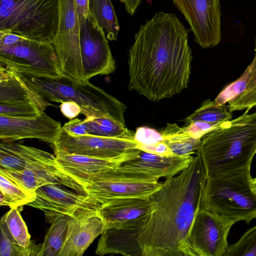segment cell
I'll use <instances>...</instances> for the list:
<instances>
[{"mask_svg": "<svg viewBox=\"0 0 256 256\" xmlns=\"http://www.w3.org/2000/svg\"><path fill=\"white\" fill-rule=\"evenodd\" d=\"M190 31L176 14L162 10L141 24L128 51V88L152 102L186 88L192 60Z\"/></svg>", "mask_w": 256, "mask_h": 256, "instance_id": "obj_1", "label": "cell"}, {"mask_svg": "<svg viewBox=\"0 0 256 256\" xmlns=\"http://www.w3.org/2000/svg\"><path fill=\"white\" fill-rule=\"evenodd\" d=\"M207 178L196 154L187 168L166 178L151 195L156 208L138 236L142 256H190L189 234Z\"/></svg>", "mask_w": 256, "mask_h": 256, "instance_id": "obj_2", "label": "cell"}, {"mask_svg": "<svg viewBox=\"0 0 256 256\" xmlns=\"http://www.w3.org/2000/svg\"><path fill=\"white\" fill-rule=\"evenodd\" d=\"M248 110L204 135L196 152L208 177L250 168L256 154V112Z\"/></svg>", "mask_w": 256, "mask_h": 256, "instance_id": "obj_3", "label": "cell"}, {"mask_svg": "<svg viewBox=\"0 0 256 256\" xmlns=\"http://www.w3.org/2000/svg\"><path fill=\"white\" fill-rule=\"evenodd\" d=\"M12 70L48 101H72L81 107L85 118L108 117L126 124V106L90 82L82 83L63 76H47Z\"/></svg>", "mask_w": 256, "mask_h": 256, "instance_id": "obj_4", "label": "cell"}, {"mask_svg": "<svg viewBox=\"0 0 256 256\" xmlns=\"http://www.w3.org/2000/svg\"><path fill=\"white\" fill-rule=\"evenodd\" d=\"M250 168L208 177L200 208L249 224L256 218V186Z\"/></svg>", "mask_w": 256, "mask_h": 256, "instance_id": "obj_5", "label": "cell"}, {"mask_svg": "<svg viewBox=\"0 0 256 256\" xmlns=\"http://www.w3.org/2000/svg\"><path fill=\"white\" fill-rule=\"evenodd\" d=\"M59 0H0V30L52 42L56 32Z\"/></svg>", "mask_w": 256, "mask_h": 256, "instance_id": "obj_6", "label": "cell"}, {"mask_svg": "<svg viewBox=\"0 0 256 256\" xmlns=\"http://www.w3.org/2000/svg\"><path fill=\"white\" fill-rule=\"evenodd\" d=\"M0 168L32 170L48 184L64 185L84 193V185L66 174L51 154L30 146L0 140Z\"/></svg>", "mask_w": 256, "mask_h": 256, "instance_id": "obj_7", "label": "cell"}, {"mask_svg": "<svg viewBox=\"0 0 256 256\" xmlns=\"http://www.w3.org/2000/svg\"><path fill=\"white\" fill-rule=\"evenodd\" d=\"M115 69V60L104 31L90 15L80 24L78 53L64 76L86 83L96 76L108 75Z\"/></svg>", "mask_w": 256, "mask_h": 256, "instance_id": "obj_8", "label": "cell"}, {"mask_svg": "<svg viewBox=\"0 0 256 256\" xmlns=\"http://www.w3.org/2000/svg\"><path fill=\"white\" fill-rule=\"evenodd\" d=\"M0 66L38 76H62L53 44L27 38L14 44L0 45Z\"/></svg>", "mask_w": 256, "mask_h": 256, "instance_id": "obj_9", "label": "cell"}, {"mask_svg": "<svg viewBox=\"0 0 256 256\" xmlns=\"http://www.w3.org/2000/svg\"><path fill=\"white\" fill-rule=\"evenodd\" d=\"M54 154H76L92 157L120 160L135 158L140 150L134 140L92 136H73L62 128L50 144Z\"/></svg>", "mask_w": 256, "mask_h": 256, "instance_id": "obj_10", "label": "cell"}, {"mask_svg": "<svg viewBox=\"0 0 256 256\" xmlns=\"http://www.w3.org/2000/svg\"><path fill=\"white\" fill-rule=\"evenodd\" d=\"M158 180L144 174L123 172L116 168L86 184L84 193L102 204L115 198L150 196L162 186V182Z\"/></svg>", "mask_w": 256, "mask_h": 256, "instance_id": "obj_11", "label": "cell"}, {"mask_svg": "<svg viewBox=\"0 0 256 256\" xmlns=\"http://www.w3.org/2000/svg\"><path fill=\"white\" fill-rule=\"evenodd\" d=\"M236 222L225 216L200 208L188 236L190 256H224L228 246L229 232Z\"/></svg>", "mask_w": 256, "mask_h": 256, "instance_id": "obj_12", "label": "cell"}, {"mask_svg": "<svg viewBox=\"0 0 256 256\" xmlns=\"http://www.w3.org/2000/svg\"><path fill=\"white\" fill-rule=\"evenodd\" d=\"M183 14L202 48L216 46L221 40L220 0H172Z\"/></svg>", "mask_w": 256, "mask_h": 256, "instance_id": "obj_13", "label": "cell"}, {"mask_svg": "<svg viewBox=\"0 0 256 256\" xmlns=\"http://www.w3.org/2000/svg\"><path fill=\"white\" fill-rule=\"evenodd\" d=\"M54 184H44L35 192L34 200L28 206L42 210L45 216L58 214L72 217L97 211L102 204L85 193L77 194Z\"/></svg>", "mask_w": 256, "mask_h": 256, "instance_id": "obj_14", "label": "cell"}, {"mask_svg": "<svg viewBox=\"0 0 256 256\" xmlns=\"http://www.w3.org/2000/svg\"><path fill=\"white\" fill-rule=\"evenodd\" d=\"M156 208L150 196L115 198L104 204L97 210L104 228H142Z\"/></svg>", "mask_w": 256, "mask_h": 256, "instance_id": "obj_15", "label": "cell"}, {"mask_svg": "<svg viewBox=\"0 0 256 256\" xmlns=\"http://www.w3.org/2000/svg\"><path fill=\"white\" fill-rule=\"evenodd\" d=\"M80 24L75 0H59L58 28L52 44L62 76L74 64L80 48Z\"/></svg>", "mask_w": 256, "mask_h": 256, "instance_id": "obj_16", "label": "cell"}, {"mask_svg": "<svg viewBox=\"0 0 256 256\" xmlns=\"http://www.w3.org/2000/svg\"><path fill=\"white\" fill-rule=\"evenodd\" d=\"M62 126L44 112L37 116L14 118L0 116V140L11 142L26 138H36L52 143Z\"/></svg>", "mask_w": 256, "mask_h": 256, "instance_id": "obj_17", "label": "cell"}, {"mask_svg": "<svg viewBox=\"0 0 256 256\" xmlns=\"http://www.w3.org/2000/svg\"><path fill=\"white\" fill-rule=\"evenodd\" d=\"M193 158L192 156H163L140 150L136 157L122 162L116 169L125 173L166 179L184 170Z\"/></svg>", "mask_w": 256, "mask_h": 256, "instance_id": "obj_18", "label": "cell"}, {"mask_svg": "<svg viewBox=\"0 0 256 256\" xmlns=\"http://www.w3.org/2000/svg\"><path fill=\"white\" fill-rule=\"evenodd\" d=\"M104 229V222L96 211L72 216L60 256H82Z\"/></svg>", "mask_w": 256, "mask_h": 256, "instance_id": "obj_19", "label": "cell"}, {"mask_svg": "<svg viewBox=\"0 0 256 256\" xmlns=\"http://www.w3.org/2000/svg\"><path fill=\"white\" fill-rule=\"evenodd\" d=\"M55 155L61 168L84 186L94 182L104 172L118 167L123 162L76 154L57 153Z\"/></svg>", "mask_w": 256, "mask_h": 256, "instance_id": "obj_20", "label": "cell"}, {"mask_svg": "<svg viewBox=\"0 0 256 256\" xmlns=\"http://www.w3.org/2000/svg\"><path fill=\"white\" fill-rule=\"evenodd\" d=\"M34 104L42 112L50 104L10 70L0 66V104Z\"/></svg>", "mask_w": 256, "mask_h": 256, "instance_id": "obj_21", "label": "cell"}, {"mask_svg": "<svg viewBox=\"0 0 256 256\" xmlns=\"http://www.w3.org/2000/svg\"><path fill=\"white\" fill-rule=\"evenodd\" d=\"M72 216L58 214L46 216L50 226L42 242L37 245L38 256H60L66 240L68 222Z\"/></svg>", "mask_w": 256, "mask_h": 256, "instance_id": "obj_22", "label": "cell"}, {"mask_svg": "<svg viewBox=\"0 0 256 256\" xmlns=\"http://www.w3.org/2000/svg\"><path fill=\"white\" fill-rule=\"evenodd\" d=\"M163 142L174 155L188 156L199 149L202 138H196L176 124H168L162 133Z\"/></svg>", "mask_w": 256, "mask_h": 256, "instance_id": "obj_23", "label": "cell"}, {"mask_svg": "<svg viewBox=\"0 0 256 256\" xmlns=\"http://www.w3.org/2000/svg\"><path fill=\"white\" fill-rule=\"evenodd\" d=\"M82 122L84 130L88 134L102 137L134 140V133L128 130L126 124L112 118H85Z\"/></svg>", "mask_w": 256, "mask_h": 256, "instance_id": "obj_24", "label": "cell"}, {"mask_svg": "<svg viewBox=\"0 0 256 256\" xmlns=\"http://www.w3.org/2000/svg\"><path fill=\"white\" fill-rule=\"evenodd\" d=\"M90 16L103 28L108 40H116L120 26L110 0H88Z\"/></svg>", "mask_w": 256, "mask_h": 256, "instance_id": "obj_25", "label": "cell"}, {"mask_svg": "<svg viewBox=\"0 0 256 256\" xmlns=\"http://www.w3.org/2000/svg\"><path fill=\"white\" fill-rule=\"evenodd\" d=\"M0 204L10 208H20L32 202L36 193L18 186L0 174Z\"/></svg>", "mask_w": 256, "mask_h": 256, "instance_id": "obj_26", "label": "cell"}, {"mask_svg": "<svg viewBox=\"0 0 256 256\" xmlns=\"http://www.w3.org/2000/svg\"><path fill=\"white\" fill-rule=\"evenodd\" d=\"M232 112L228 106L218 105L215 102L206 100L195 112L183 119L186 124L197 121L222 124L232 120Z\"/></svg>", "mask_w": 256, "mask_h": 256, "instance_id": "obj_27", "label": "cell"}, {"mask_svg": "<svg viewBox=\"0 0 256 256\" xmlns=\"http://www.w3.org/2000/svg\"><path fill=\"white\" fill-rule=\"evenodd\" d=\"M0 222H3L10 237L16 244L24 248L34 244L30 241V235L20 215V208H11L1 218Z\"/></svg>", "mask_w": 256, "mask_h": 256, "instance_id": "obj_28", "label": "cell"}, {"mask_svg": "<svg viewBox=\"0 0 256 256\" xmlns=\"http://www.w3.org/2000/svg\"><path fill=\"white\" fill-rule=\"evenodd\" d=\"M255 66L256 62L254 58L242 74L236 80L226 86L215 98L214 102L218 105H224L242 94L254 74Z\"/></svg>", "mask_w": 256, "mask_h": 256, "instance_id": "obj_29", "label": "cell"}, {"mask_svg": "<svg viewBox=\"0 0 256 256\" xmlns=\"http://www.w3.org/2000/svg\"><path fill=\"white\" fill-rule=\"evenodd\" d=\"M0 174L7 177L18 186L33 192H35L41 186L48 184L45 180L28 169L17 171L0 168Z\"/></svg>", "mask_w": 256, "mask_h": 256, "instance_id": "obj_30", "label": "cell"}, {"mask_svg": "<svg viewBox=\"0 0 256 256\" xmlns=\"http://www.w3.org/2000/svg\"><path fill=\"white\" fill-rule=\"evenodd\" d=\"M254 56L256 66L254 74L246 90L238 97L228 102L231 112L248 110L256 106V37L255 39Z\"/></svg>", "mask_w": 256, "mask_h": 256, "instance_id": "obj_31", "label": "cell"}, {"mask_svg": "<svg viewBox=\"0 0 256 256\" xmlns=\"http://www.w3.org/2000/svg\"><path fill=\"white\" fill-rule=\"evenodd\" d=\"M224 256H256V226L248 230L236 243L228 246Z\"/></svg>", "mask_w": 256, "mask_h": 256, "instance_id": "obj_32", "label": "cell"}, {"mask_svg": "<svg viewBox=\"0 0 256 256\" xmlns=\"http://www.w3.org/2000/svg\"><path fill=\"white\" fill-rule=\"evenodd\" d=\"M0 256H36V245L24 248L17 244L10 237L2 222H0Z\"/></svg>", "mask_w": 256, "mask_h": 256, "instance_id": "obj_33", "label": "cell"}, {"mask_svg": "<svg viewBox=\"0 0 256 256\" xmlns=\"http://www.w3.org/2000/svg\"><path fill=\"white\" fill-rule=\"evenodd\" d=\"M42 112L34 103L22 104H0V116L23 118L35 116Z\"/></svg>", "mask_w": 256, "mask_h": 256, "instance_id": "obj_34", "label": "cell"}, {"mask_svg": "<svg viewBox=\"0 0 256 256\" xmlns=\"http://www.w3.org/2000/svg\"><path fill=\"white\" fill-rule=\"evenodd\" d=\"M134 140L140 144L148 145L158 142H163L162 134L147 127H140L134 134Z\"/></svg>", "mask_w": 256, "mask_h": 256, "instance_id": "obj_35", "label": "cell"}, {"mask_svg": "<svg viewBox=\"0 0 256 256\" xmlns=\"http://www.w3.org/2000/svg\"><path fill=\"white\" fill-rule=\"evenodd\" d=\"M221 124L197 121L192 122L182 128L184 132L196 138H202L207 133L212 131Z\"/></svg>", "mask_w": 256, "mask_h": 256, "instance_id": "obj_36", "label": "cell"}, {"mask_svg": "<svg viewBox=\"0 0 256 256\" xmlns=\"http://www.w3.org/2000/svg\"><path fill=\"white\" fill-rule=\"evenodd\" d=\"M138 148L143 151L163 156L174 155L168 146L164 142H158L151 144H138Z\"/></svg>", "mask_w": 256, "mask_h": 256, "instance_id": "obj_37", "label": "cell"}, {"mask_svg": "<svg viewBox=\"0 0 256 256\" xmlns=\"http://www.w3.org/2000/svg\"><path fill=\"white\" fill-rule=\"evenodd\" d=\"M60 108L62 114L70 120L75 118L82 112L81 107L72 101L62 102Z\"/></svg>", "mask_w": 256, "mask_h": 256, "instance_id": "obj_38", "label": "cell"}, {"mask_svg": "<svg viewBox=\"0 0 256 256\" xmlns=\"http://www.w3.org/2000/svg\"><path fill=\"white\" fill-rule=\"evenodd\" d=\"M62 128L73 136L88 134L84 128L82 120L78 118L71 120L62 126Z\"/></svg>", "mask_w": 256, "mask_h": 256, "instance_id": "obj_39", "label": "cell"}, {"mask_svg": "<svg viewBox=\"0 0 256 256\" xmlns=\"http://www.w3.org/2000/svg\"><path fill=\"white\" fill-rule=\"evenodd\" d=\"M26 38L14 33L0 30V45L14 44Z\"/></svg>", "mask_w": 256, "mask_h": 256, "instance_id": "obj_40", "label": "cell"}, {"mask_svg": "<svg viewBox=\"0 0 256 256\" xmlns=\"http://www.w3.org/2000/svg\"><path fill=\"white\" fill-rule=\"evenodd\" d=\"M80 24H82L90 15L88 0H75Z\"/></svg>", "mask_w": 256, "mask_h": 256, "instance_id": "obj_41", "label": "cell"}, {"mask_svg": "<svg viewBox=\"0 0 256 256\" xmlns=\"http://www.w3.org/2000/svg\"><path fill=\"white\" fill-rule=\"evenodd\" d=\"M123 3L125 10L128 14L132 16L136 12L138 6L142 2V0H119Z\"/></svg>", "mask_w": 256, "mask_h": 256, "instance_id": "obj_42", "label": "cell"}, {"mask_svg": "<svg viewBox=\"0 0 256 256\" xmlns=\"http://www.w3.org/2000/svg\"><path fill=\"white\" fill-rule=\"evenodd\" d=\"M253 181H254V184H255V185L256 186V178H253Z\"/></svg>", "mask_w": 256, "mask_h": 256, "instance_id": "obj_43", "label": "cell"}]
</instances>
